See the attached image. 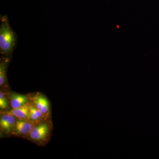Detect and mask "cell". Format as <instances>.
Instances as JSON below:
<instances>
[{
    "label": "cell",
    "mask_w": 159,
    "mask_h": 159,
    "mask_svg": "<svg viewBox=\"0 0 159 159\" xmlns=\"http://www.w3.org/2000/svg\"><path fill=\"white\" fill-rule=\"evenodd\" d=\"M0 19V53L2 56L11 58L16 48L17 34L11 29L7 15H1Z\"/></svg>",
    "instance_id": "obj_1"
},
{
    "label": "cell",
    "mask_w": 159,
    "mask_h": 159,
    "mask_svg": "<svg viewBox=\"0 0 159 159\" xmlns=\"http://www.w3.org/2000/svg\"><path fill=\"white\" fill-rule=\"evenodd\" d=\"M50 133L49 125L46 122H42L34 125L29 134L32 140L39 142L47 139Z\"/></svg>",
    "instance_id": "obj_2"
},
{
    "label": "cell",
    "mask_w": 159,
    "mask_h": 159,
    "mask_svg": "<svg viewBox=\"0 0 159 159\" xmlns=\"http://www.w3.org/2000/svg\"><path fill=\"white\" fill-rule=\"evenodd\" d=\"M34 125V122L31 120L19 119L16 122L12 131L16 134H29Z\"/></svg>",
    "instance_id": "obj_3"
},
{
    "label": "cell",
    "mask_w": 159,
    "mask_h": 159,
    "mask_svg": "<svg viewBox=\"0 0 159 159\" xmlns=\"http://www.w3.org/2000/svg\"><path fill=\"white\" fill-rule=\"evenodd\" d=\"M16 122V117L6 113L1 116L0 119L1 129L6 133H10L12 131Z\"/></svg>",
    "instance_id": "obj_4"
},
{
    "label": "cell",
    "mask_w": 159,
    "mask_h": 159,
    "mask_svg": "<svg viewBox=\"0 0 159 159\" xmlns=\"http://www.w3.org/2000/svg\"><path fill=\"white\" fill-rule=\"evenodd\" d=\"M33 105L39 110L44 116L48 115L50 111V106L48 99L42 95H38L32 99Z\"/></svg>",
    "instance_id": "obj_5"
},
{
    "label": "cell",
    "mask_w": 159,
    "mask_h": 159,
    "mask_svg": "<svg viewBox=\"0 0 159 159\" xmlns=\"http://www.w3.org/2000/svg\"><path fill=\"white\" fill-rule=\"evenodd\" d=\"M11 57L2 56L0 60V86H2L7 81V70Z\"/></svg>",
    "instance_id": "obj_6"
},
{
    "label": "cell",
    "mask_w": 159,
    "mask_h": 159,
    "mask_svg": "<svg viewBox=\"0 0 159 159\" xmlns=\"http://www.w3.org/2000/svg\"><path fill=\"white\" fill-rule=\"evenodd\" d=\"M29 102L17 108L12 109L11 111L6 112L11 114L20 119H29Z\"/></svg>",
    "instance_id": "obj_7"
},
{
    "label": "cell",
    "mask_w": 159,
    "mask_h": 159,
    "mask_svg": "<svg viewBox=\"0 0 159 159\" xmlns=\"http://www.w3.org/2000/svg\"><path fill=\"white\" fill-rule=\"evenodd\" d=\"M28 102V97L18 94H11L10 97V105L12 109L17 108Z\"/></svg>",
    "instance_id": "obj_8"
},
{
    "label": "cell",
    "mask_w": 159,
    "mask_h": 159,
    "mask_svg": "<svg viewBox=\"0 0 159 159\" xmlns=\"http://www.w3.org/2000/svg\"><path fill=\"white\" fill-rule=\"evenodd\" d=\"M44 116L43 114L34 105L30 104L29 120L34 122H39Z\"/></svg>",
    "instance_id": "obj_9"
},
{
    "label": "cell",
    "mask_w": 159,
    "mask_h": 159,
    "mask_svg": "<svg viewBox=\"0 0 159 159\" xmlns=\"http://www.w3.org/2000/svg\"><path fill=\"white\" fill-rule=\"evenodd\" d=\"M8 107V102L7 98L4 96L2 91L0 92V108L2 109H6Z\"/></svg>",
    "instance_id": "obj_10"
}]
</instances>
